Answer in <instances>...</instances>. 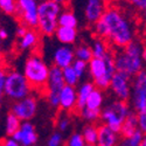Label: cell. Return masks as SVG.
Here are the masks:
<instances>
[{
    "label": "cell",
    "mask_w": 146,
    "mask_h": 146,
    "mask_svg": "<svg viewBox=\"0 0 146 146\" xmlns=\"http://www.w3.org/2000/svg\"><path fill=\"white\" fill-rule=\"evenodd\" d=\"M92 26L96 38L105 40L116 48H123L136 39L132 20L117 7H106L103 15Z\"/></svg>",
    "instance_id": "1"
},
{
    "label": "cell",
    "mask_w": 146,
    "mask_h": 146,
    "mask_svg": "<svg viewBox=\"0 0 146 146\" xmlns=\"http://www.w3.org/2000/svg\"><path fill=\"white\" fill-rule=\"evenodd\" d=\"M145 48L144 44L135 39L123 48H118L113 53V62L116 71L121 72L130 78L135 77L144 69Z\"/></svg>",
    "instance_id": "2"
},
{
    "label": "cell",
    "mask_w": 146,
    "mask_h": 146,
    "mask_svg": "<svg viewBox=\"0 0 146 146\" xmlns=\"http://www.w3.org/2000/svg\"><path fill=\"white\" fill-rule=\"evenodd\" d=\"M49 69L50 67L44 62V60L38 53H33L26 58L22 74L28 81L33 91L44 95Z\"/></svg>",
    "instance_id": "3"
},
{
    "label": "cell",
    "mask_w": 146,
    "mask_h": 146,
    "mask_svg": "<svg viewBox=\"0 0 146 146\" xmlns=\"http://www.w3.org/2000/svg\"><path fill=\"white\" fill-rule=\"evenodd\" d=\"M87 70L96 88L101 90L109 89L112 76L116 72V67L113 62V53L111 52L104 58L92 57L87 63Z\"/></svg>",
    "instance_id": "4"
},
{
    "label": "cell",
    "mask_w": 146,
    "mask_h": 146,
    "mask_svg": "<svg viewBox=\"0 0 146 146\" xmlns=\"http://www.w3.org/2000/svg\"><path fill=\"white\" fill-rule=\"evenodd\" d=\"M63 7L53 0H42L38 6V32L44 36H52L57 28V17Z\"/></svg>",
    "instance_id": "5"
},
{
    "label": "cell",
    "mask_w": 146,
    "mask_h": 146,
    "mask_svg": "<svg viewBox=\"0 0 146 146\" xmlns=\"http://www.w3.org/2000/svg\"><path fill=\"white\" fill-rule=\"evenodd\" d=\"M131 109L127 102L116 100L111 104L106 105L105 108L101 109V117L100 120L102 124L110 127L112 131L119 133L120 126L123 124L124 119L130 113Z\"/></svg>",
    "instance_id": "6"
},
{
    "label": "cell",
    "mask_w": 146,
    "mask_h": 146,
    "mask_svg": "<svg viewBox=\"0 0 146 146\" xmlns=\"http://www.w3.org/2000/svg\"><path fill=\"white\" fill-rule=\"evenodd\" d=\"M32 88L23 74L19 70H8L3 94L13 102L32 94Z\"/></svg>",
    "instance_id": "7"
},
{
    "label": "cell",
    "mask_w": 146,
    "mask_h": 146,
    "mask_svg": "<svg viewBox=\"0 0 146 146\" xmlns=\"http://www.w3.org/2000/svg\"><path fill=\"white\" fill-rule=\"evenodd\" d=\"M132 106L135 112H146V72L143 69L131 80V95Z\"/></svg>",
    "instance_id": "8"
},
{
    "label": "cell",
    "mask_w": 146,
    "mask_h": 146,
    "mask_svg": "<svg viewBox=\"0 0 146 146\" xmlns=\"http://www.w3.org/2000/svg\"><path fill=\"white\" fill-rule=\"evenodd\" d=\"M64 86V81L62 77V70L60 68L52 66L49 69V75H48L47 87H46V98L47 102L52 108H58V94L61 89Z\"/></svg>",
    "instance_id": "9"
},
{
    "label": "cell",
    "mask_w": 146,
    "mask_h": 146,
    "mask_svg": "<svg viewBox=\"0 0 146 146\" xmlns=\"http://www.w3.org/2000/svg\"><path fill=\"white\" fill-rule=\"evenodd\" d=\"M17 17L20 19L21 25L28 28H36L39 0H17Z\"/></svg>",
    "instance_id": "10"
},
{
    "label": "cell",
    "mask_w": 146,
    "mask_h": 146,
    "mask_svg": "<svg viewBox=\"0 0 146 146\" xmlns=\"http://www.w3.org/2000/svg\"><path fill=\"white\" fill-rule=\"evenodd\" d=\"M11 112L14 113L21 121H29L38 112V100L31 94L19 101H15L12 105Z\"/></svg>",
    "instance_id": "11"
},
{
    "label": "cell",
    "mask_w": 146,
    "mask_h": 146,
    "mask_svg": "<svg viewBox=\"0 0 146 146\" xmlns=\"http://www.w3.org/2000/svg\"><path fill=\"white\" fill-rule=\"evenodd\" d=\"M131 80L129 76L121 74V72L116 71L115 75L111 78L109 89H111L116 98L119 101L127 102L130 100L131 95Z\"/></svg>",
    "instance_id": "12"
},
{
    "label": "cell",
    "mask_w": 146,
    "mask_h": 146,
    "mask_svg": "<svg viewBox=\"0 0 146 146\" xmlns=\"http://www.w3.org/2000/svg\"><path fill=\"white\" fill-rule=\"evenodd\" d=\"M14 140H17L20 146H33L38 144V133H36L35 126L31 121H21L20 127L12 136Z\"/></svg>",
    "instance_id": "13"
},
{
    "label": "cell",
    "mask_w": 146,
    "mask_h": 146,
    "mask_svg": "<svg viewBox=\"0 0 146 146\" xmlns=\"http://www.w3.org/2000/svg\"><path fill=\"white\" fill-rule=\"evenodd\" d=\"M58 108L64 112L74 111L76 108V87L64 84L58 94Z\"/></svg>",
    "instance_id": "14"
},
{
    "label": "cell",
    "mask_w": 146,
    "mask_h": 146,
    "mask_svg": "<svg viewBox=\"0 0 146 146\" xmlns=\"http://www.w3.org/2000/svg\"><path fill=\"white\" fill-rule=\"evenodd\" d=\"M74 60H75V54H74V49L71 48V46L62 44L58 48H56L53 53V63L55 67L60 69H63L66 67L71 66Z\"/></svg>",
    "instance_id": "15"
},
{
    "label": "cell",
    "mask_w": 146,
    "mask_h": 146,
    "mask_svg": "<svg viewBox=\"0 0 146 146\" xmlns=\"http://www.w3.org/2000/svg\"><path fill=\"white\" fill-rule=\"evenodd\" d=\"M106 9V1L105 0H87L86 7H84V17L88 23L92 25L98 20L104 11Z\"/></svg>",
    "instance_id": "16"
},
{
    "label": "cell",
    "mask_w": 146,
    "mask_h": 146,
    "mask_svg": "<svg viewBox=\"0 0 146 146\" xmlns=\"http://www.w3.org/2000/svg\"><path fill=\"white\" fill-rule=\"evenodd\" d=\"M119 143V133L112 131L104 124L97 125V141L95 146H117Z\"/></svg>",
    "instance_id": "17"
},
{
    "label": "cell",
    "mask_w": 146,
    "mask_h": 146,
    "mask_svg": "<svg viewBox=\"0 0 146 146\" xmlns=\"http://www.w3.org/2000/svg\"><path fill=\"white\" fill-rule=\"evenodd\" d=\"M40 41V33L35 28H28L22 36L18 38V49L21 52H27L39 44Z\"/></svg>",
    "instance_id": "18"
},
{
    "label": "cell",
    "mask_w": 146,
    "mask_h": 146,
    "mask_svg": "<svg viewBox=\"0 0 146 146\" xmlns=\"http://www.w3.org/2000/svg\"><path fill=\"white\" fill-rule=\"evenodd\" d=\"M54 35L61 44H66V46L75 44L78 38L77 28H69V27H61V26H57Z\"/></svg>",
    "instance_id": "19"
},
{
    "label": "cell",
    "mask_w": 146,
    "mask_h": 146,
    "mask_svg": "<svg viewBox=\"0 0 146 146\" xmlns=\"http://www.w3.org/2000/svg\"><path fill=\"white\" fill-rule=\"evenodd\" d=\"M57 26L61 27H69V28H77L78 19L76 14L70 8H62L57 17Z\"/></svg>",
    "instance_id": "20"
},
{
    "label": "cell",
    "mask_w": 146,
    "mask_h": 146,
    "mask_svg": "<svg viewBox=\"0 0 146 146\" xmlns=\"http://www.w3.org/2000/svg\"><path fill=\"white\" fill-rule=\"evenodd\" d=\"M94 88L95 86L92 82H84L81 84L78 89H76V108H75L76 111H81L86 106L87 98Z\"/></svg>",
    "instance_id": "21"
},
{
    "label": "cell",
    "mask_w": 146,
    "mask_h": 146,
    "mask_svg": "<svg viewBox=\"0 0 146 146\" xmlns=\"http://www.w3.org/2000/svg\"><path fill=\"white\" fill-rule=\"evenodd\" d=\"M137 130H138L137 113L130 111V113L126 116V118L124 119L123 124H121V126H120L119 135H121V137H123V138H127V137L132 136Z\"/></svg>",
    "instance_id": "22"
},
{
    "label": "cell",
    "mask_w": 146,
    "mask_h": 146,
    "mask_svg": "<svg viewBox=\"0 0 146 146\" xmlns=\"http://www.w3.org/2000/svg\"><path fill=\"white\" fill-rule=\"evenodd\" d=\"M90 48H91L92 57H97V58H104L106 55H109L111 53L110 44H109L105 40L100 39V38H96L92 41Z\"/></svg>",
    "instance_id": "23"
},
{
    "label": "cell",
    "mask_w": 146,
    "mask_h": 146,
    "mask_svg": "<svg viewBox=\"0 0 146 146\" xmlns=\"http://www.w3.org/2000/svg\"><path fill=\"white\" fill-rule=\"evenodd\" d=\"M103 103H104L103 90L95 87L92 89V91L89 94L88 98H87V102H86V106L84 108L92 109V110H101Z\"/></svg>",
    "instance_id": "24"
},
{
    "label": "cell",
    "mask_w": 146,
    "mask_h": 146,
    "mask_svg": "<svg viewBox=\"0 0 146 146\" xmlns=\"http://www.w3.org/2000/svg\"><path fill=\"white\" fill-rule=\"evenodd\" d=\"M82 137L87 145H96L97 141V125L88 123L82 130Z\"/></svg>",
    "instance_id": "25"
},
{
    "label": "cell",
    "mask_w": 146,
    "mask_h": 146,
    "mask_svg": "<svg viewBox=\"0 0 146 146\" xmlns=\"http://www.w3.org/2000/svg\"><path fill=\"white\" fill-rule=\"evenodd\" d=\"M20 124H21V120L14 113L8 112L5 119V131H6L7 137L13 136V133L18 131V129L20 127Z\"/></svg>",
    "instance_id": "26"
},
{
    "label": "cell",
    "mask_w": 146,
    "mask_h": 146,
    "mask_svg": "<svg viewBox=\"0 0 146 146\" xmlns=\"http://www.w3.org/2000/svg\"><path fill=\"white\" fill-rule=\"evenodd\" d=\"M74 54H75V58L84 61V62H89L92 58V53H91V48L89 44L87 43H81L78 44L75 49H74Z\"/></svg>",
    "instance_id": "27"
},
{
    "label": "cell",
    "mask_w": 146,
    "mask_h": 146,
    "mask_svg": "<svg viewBox=\"0 0 146 146\" xmlns=\"http://www.w3.org/2000/svg\"><path fill=\"white\" fill-rule=\"evenodd\" d=\"M62 70V77H63V81H64V84L67 86H71V87H76L77 83L80 81V77L76 75V72L74 71L71 66L69 67H66Z\"/></svg>",
    "instance_id": "28"
},
{
    "label": "cell",
    "mask_w": 146,
    "mask_h": 146,
    "mask_svg": "<svg viewBox=\"0 0 146 146\" xmlns=\"http://www.w3.org/2000/svg\"><path fill=\"white\" fill-rule=\"evenodd\" d=\"M78 113L82 117V119L91 124H96V121H98L101 117V110H92V109L88 108H83L81 111H78Z\"/></svg>",
    "instance_id": "29"
},
{
    "label": "cell",
    "mask_w": 146,
    "mask_h": 146,
    "mask_svg": "<svg viewBox=\"0 0 146 146\" xmlns=\"http://www.w3.org/2000/svg\"><path fill=\"white\" fill-rule=\"evenodd\" d=\"M144 139H145V133L138 129L132 136L127 138H123L120 146H138Z\"/></svg>",
    "instance_id": "30"
},
{
    "label": "cell",
    "mask_w": 146,
    "mask_h": 146,
    "mask_svg": "<svg viewBox=\"0 0 146 146\" xmlns=\"http://www.w3.org/2000/svg\"><path fill=\"white\" fill-rule=\"evenodd\" d=\"M17 0H0V12L7 15H17Z\"/></svg>",
    "instance_id": "31"
},
{
    "label": "cell",
    "mask_w": 146,
    "mask_h": 146,
    "mask_svg": "<svg viewBox=\"0 0 146 146\" xmlns=\"http://www.w3.org/2000/svg\"><path fill=\"white\" fill-rule=\"evenodd\" d=\"M70 125H71V119L69 118L68 115L62 113V115H60L57 117V119H56V127H57V131H60L61 133L67 132L70 129Z\"/></svg>",
    "instance_id": "32"
},
{
    "label": "cell",
    "mask_w": 146,
    "mask_h": 146,
    "mask_svg": "<svg viewBox=\"0 0 146 146\" xmlns=\"http://www.w3.org/2000/svg\"><path fill=\"white\" fill-rule=\"evenodd\" d=\"M63 144H64L63 133H61L60 131H55L48 138L46 146H63Z\"/></svg>",
    "instance_id": "33"
},
{
    "label": "cell",
    "mask_w": 146,
    "mask_h": 146,
    "mask_svg": "<svg viewBox=\"0 0 146 146\" xmlns=\"http://www.w3.org/2000/svg\"><path fill=\"white\" fill-rule=\"evenodd\" d=\"M86 145L87 144L84 143L83 137H82V135L80 132L71 133L70 137L67 140V144H66V146H86Z\"/></svg>",
    "instance_id": "34"
},
{
    "label": "cell",
    "mask_w": 146,
    "mask_h": 146,
    "mask_svg": "<svg viewBox=\"0 0 146 146\" xmlns=\"http://www.w3.org/2000/svg\"><path fill=\"white\" fill-rule=\"evenodd\" d=\"M71 67L74 69V71L76 72V75L81 78L84 74H86L87 71V62H84V61H81V60H77L75 58L74 62L71 63Z\"/></svg>",
    "instance_id": "35"
},
{
    "label": "cell",
    "mask_w": 146,
    "mask_h": 146,
    "mask_svg": "<svg viewBox=\"0 0 146 146\" xmlns=\"http://www.w3.org/2000/svg\"><path fill=\"white\" fill-rule=\"evenodd\" d=\"M137 125L141 132H146V112L137 113Z\"/></svg>",
    "instance_id": "36"
},
{
    "label": "cell",
    "mask_w": 146,
    "mask_h": 146,
    "mask_svg": "<svg viewBox=\"0 0 146 146\" xmlns=\"http://www.w3.org/2000/svg\"><path fill=\"white\" fill-rule=\"evenodd\" d=\"M129 3L139 12H145L146 9V0H129Z\"/></svg>",
    "instance_id": "37"
},
{
    "label": "cell",
    "mask_w": 146,
    "mask_h": 146,
    "mask_svg": "<svg viewBox=\"0 0 146 146\" xmlns=\"http://www.w3.org/2000/svg\"><path fill=\"white\" fill-rule=\"evenodd\" d=\"M7 69L4 66H0V91L3 92L4 90V86H5V81H6V76H7Z\"/></svg>",
    "instance_id": "38"
},
{
    "label": "cell",
    "mask_w": 146,
    "mask_h": 146,
    "mask_svg": "<svg viewBox=\"0 0 146 146\" xmlns=\"http://www.w3.org/2000/svg\"><path fill=\"white\" fill-rule=\"evenodd\" d=\"M0 146H20V144L17 140H14L12 137H6V138L1 139Z\"/></svg>",
    "instance_id": "39"
},
{
    "label": "cell",
    "mask_w": 146,
    "mask_h": 146,
    "mask_svg": "<svg viewBox=\"0 0 146 146\" xmlns=\"http://www.w3.org/2000/svg\"><path fill=\"white\" fill-rule=\"evenodd\" d=\"M28 29V27H26L25 25H21V23H20V25L18 26V28H17V36H18V38H20V36H22L23 34H25L26 33V31Z\"/></svg>",
    "instance_id": "40"
},
{
    "label": "cell",
    "mask_w": 146,
    "mask_h": 146,
    "mask_svg": "<svg viewBox=\"0 0 146 146\" xmlns=\"http://www.w3.org/2000/svg\"><path fill=\"white\" fill-rule=\"evenodd\" d=\"M8 39V32L5 28H0V40H7Z\"/></svg>",
    "instance_id": "41"
},
{
    "label": "cell",
    "mask_w": 146,
    "mask_h": 146,
    "mask_svg": "<svg viewBox=\"0 0 146 146\" xmlns=\"http://www.w3.org/2000/svg\"><path fill=\"white\" fill-rule=\"evenodd\" d=\"M54 3H56V4H58L60 6H67L68 4H69V0H53Z\"/></svg>",
    "instance_id": "42"
},
{
    "label": "cell",
    "mask_w": 146,
    "mask_h": 146,
    "mask_svg": "<svg viewBox=\"0 0 146 146\" xmlns=\"http://www.w3.org/2000/svg\"><path fill=\"white\" fill-rule=\"evenodd\" d=\"M3 97H4V94L0 91V108H1V103H3Z\"/></svg>",
    "instance_id": "43"
},
{
    "label": "cell",
    "mask_w": 146,
    "mask_h": 146,
    "mask_svg": "<svg viewBox=\"0 0 146 146\" xmlns=\"http://www.w3.org/2000/svg\"><path fill=\"white\" fill-rule=\"evenodd\" d=\"M138 146H146V139H144V140H143Z\"/></svg>",
    "instance_id": "44"
},
{
    "label": "cell",
    "mask_w": 146,
    "mask_h": 146,
    "mask_svg": "<svg viewBox=\"0 0 146 146\" xmlns=\"http://www.w3.org/2000/svg\"><path fill=\"white\" fill-rule=\"evenodd\" d=\"M1 46H3V40H0V48H1Z\"/></svg>",
    "instance_id": "45"
},
{
    "label": "cell",
    "mask_w": 146,
    "mask_h": 146,
    "mask_svg": "<svg viewBox=\"0 0 146 146\" xmlns=\"http://www.w3.org/2000/svg\"><path fill=\"white\" fill-rule=\"evenodd\" d=\"M86 146H95V145H86Z\"/></svg>",
    "instance_id": "46"
},
{
    "label": "cell",
    "mask_w": 146,
    "mask_h": 146,
    "mask_svg": "<svg viewBox=\"0 0 146 146\" xmlns=\"http://www.w3.org/2000/svg\"><path fill=\"white\" fill-rule=\"evenodd\" d=\"M33 146H39V145H38V144H35V145H33Z\"/></svg>",
    "instance_id": "47"
}]
</instances>
